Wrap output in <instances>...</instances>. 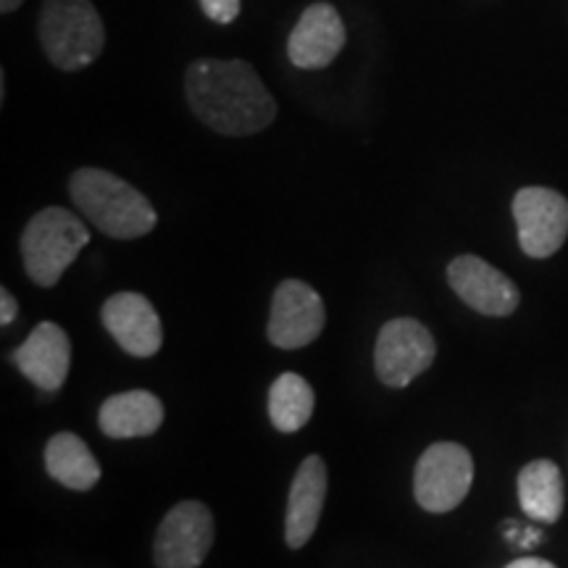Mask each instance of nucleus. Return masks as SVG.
I'll list each match as a JSON object with an SVG mask.
<instances>
[{"label":"nucleus","instance_id":"nucleus-4","mask_svg":"<svg viewBox=\"0 0 568 568\" xmlns=\"http://www.w3.org/2000/svg\"><path fill=\"white\" fill-rule=\"evenodd\" d=\"M88 243V224L74 211L61 209V205L42 209L21 232L24 272L40 287H53Z\"/></svg>","mask_w":568,"mask_h":568},{"label":"nucleus","instance_id":"nucleus-11","mask_svg":"<svg viewBox=\"0 0 568 568\" xmlns=\"http://www.w3.org/2000/svg\"><path fill=\"white\" fill-rule=\"evenodd\" d=\"M347 40L343 17L332 3L308 6L287 38V59L295 69H326L343 53Z\"/></svg>","mask_w":568,"mask_h":568},{"label":"nucleus","instance_id":"nucleus-9","mask_svg":"<svg viewBox=\"0 0 568 568\" xmlns=\"http://www.w3.org/2000/svg\"><path fill=\"white\" fill-rule=\"evenodd\" d=\"M326 311L322 297L311 284L284 280L272 297L268 339L282 351H297L311 345L324 332Z\"/></svg>","mask_w":568,"mask_h":568},{"label":"nucleus","instance_id":"nucleus-7","mask_svg":"<svg viewBox=\"0 0 568 568\" xmlns=\"http://www.w3.org/2000/svg\"><path fill=\"white\" fill-rule=\"evenodd\" d=\"M518 245L529 258H550L568 237V201L550 187H521L514 195Z\"/></svg>","mask_w":568,"mask_h":568},{"label":"nucleus","instance_id":"nucleus-3","mask_svg":"<svg viewBox=\"0 0 568 568\" xmlns=\"http://www.w3.org/2000/svg\"><path fill=\"white\" fill-rule=\"evenodd\" d=\"M38 38L48 61L61 71H82L101 59L105 27L92 0H45Z\"/></svg>","mask_w":568,"mask_h":568},{"label":"nucleus","instance_id":"nucleus-18","mask_svg":"<svg viewBox=\"0 0 568 568\" xmlns=\"http://www.w3.org/2000/svg\"><path fill=\"white\" fill-rule=\"evenodd\" d=\"M314 389L301 374L276 376L272 389H268V418L284 435L303 429L314 416Z\"/></svg>","mask_w":568,"mask_h":568},{"label":"nucleus","instance_id":"nucleus-15","mask_svg":"<svg viewBox=\"0 0 568 568\" xmlns=\"http://www.w3.org/2000/svg\"><path fill=\"white\" fill-rule=\"evenodd\" d=\"M101 432L111 439L148 437L159 432L163 424V403L159 395L148 389H130V393L111 395L98 414Z\"/></svg>","mask_w":568,"mask_h":568},{"label":"nucleus","instance_id":"nucleus-22","mask_svg":"<svg viewBox=\"0 0 568 568\" xmlns=\"http://www.w3.org/2000/svg\"><path fill=\"white\" fill-rule=\"evenodd\" d=\"M24 0H0V11L3 13H13Z\"/></svg>","mask_w":568,"mask_h":568},{"label":"nucleus","instance_id":"nucleus-8","mask_svg":"<svg viewBox=\"0 0 568 568\" xmlns=\"http://www.w3.org/2000/svg\"><path fill=\"white\" fill-rule=\"evenodd\" d=\"M213 545V516L209 506L184 500L163 516L153 542L159 568H201Z\"/></svg>","mask_w":568,"mask_h":568},{"label":"nucleus","instance_id":"nucleus-10","mask_svg":"<svg viewBox=\"0 0 568 568\" xmlns=\"http://www.w3.org/2000/svg\"><path fill=\"white\" fill-rule=\"evenodd\" d=\"M447 282L468 308L485 316H510L521 301L514 280H508L500 268L487 264L479 255L453 258L447 266Z\"/></svg>","mask_w":568,"mask_h":568},{"label":"nucleus","instance_id":"nucleus-1","mask_svg":"<svg viewBox=\"0 0 568 568\" xmlns=\"http://www.w3.org/2000/svg\"><path fill=\"white\" fill-rule=\"evenodd\" d=\"M184 95L209 130L224 138H251L276 119V101L243 59H197L184 71Z\"/></svg>","mask_w":568,"mask_h":568},{"label":"nucleus","instance_id":"nucleus-17","mask_svg":"<svg viewBox=\"0 0 568 568\" xmlns=\"http://www.w3.org/2000/svg\"><path fill=\"white\" fill-rule=\"evenodd\" d=\"M45 471L59 485L77 489V493L92 489L101 481V464L84 445V439L71 435V432H59L51 437L45 447Z\"/></svg>","mask_w":568,"mask_h":568},{"label":"nucleus","instance_id":"nucleus-16","mask_svg":"<svg viewBox=\"0 0 568 568\" xmlns=\"http://www.w3.org/2000/svg\"><path fill=\"white\" fill-rule=\"evenodd\" d=\"M518 503L529 518L542 524H556L564 514V474L548 458L531 460L518 474Z\"/></svg>","mask_w":568,"mask_h":568},{"label":"nucleus","instance_id":"nucleus-19","mask_svg":"<svg viewBox=\"0 0 568 568\" xmlns=\"http://www.w3.org/2000/svg\"><path fill=\"white\" fill-rule=\"evenodd\" d=\"M201 9L213 24H232L243 11V0H201Z\"/></svg>","mask_w":568,"mask_h":568},{"label":"nucleus","instance_id":"nucleus-13","mask_svg":"<svg viewBox=\"0 0 568 568\" xmlns=\"http://www.w3.org/2000/svg\"><path fill=\"white\" fill-rule=\"evenodd\" d=\"M19 372L45 393H59L71 364V343L59 324L42 322L13 351Z\"/></svg>","mask_w":568,"mask_h":568},{"label":"nucleus","instance_id":"nucleus-20","mask_svg":"<svg viewBox=\"0 0 568 568\" xmlns=\"http://www.w3.org/2000/svg\"><path fill=\"white\" fill-rule=\"evenodd\" d=\"M19 314V305H17V297L9 293V287L0 290V324L9 326L13 318Z\"/></svg>","mask_w":568,"mask_h":568},{"label":"nucleus","instance_id":"nucleus-2","mask_svg":"<svg viewBox=\"0 0 568 568\" xmlns=\"http://www.w3.org/2000/svg\"><path fill=\"white\" fill-rule=\"evenodd\" d=\"M69 195L74 201V209L109 237H145L159 222L153 203L138 187L105 169H77L69 180Z\"/></svg>","mask_w":568,"mask_h":568},{"label":"nucleus","instance_id":"nucleus-12","mask_svg":"<svg viewBox=\"0 0 568 568\" xmlns=\"http://www.w3.org/2000/svg\"><path fill=\"white\" fill-rule=\"evenodd\" d=\"M101 318L111 337L134 358H153L163 345V326L153 303L140 293H119L103 303Z\"/></svg>","mask_w":568,"mask_h":568},{"label":"nucleus","instance_id":"nucleus-6","mask_svg":"<svg viewBox=\"0 0 568 568\" xmlns=\"http://www.w3.org/2000/svg\"><path fill=\"white\" fill-rule=\"evenodd\" d=\"M437 343L416 318H393L382 326L374 347V366L382 385L408 387L416 376L435 364Z\"/></svg>","mask_w":568,"mask_h":568},{"label":"nucleus","instance_id":"nucleus-21","mask_svg":"<svg viewBox=\"0 0 568 568\" xmlns=\"http://www.w3.org/2000/svg\"><path fill=\"white\" fill-rule=\"evenodd\" d=\"M506 568H558V566H552L550 560H545V558H518V560H514V564H508Z\"/></svg>","mask_w":568,"mask_h":568},{"label":"nucleus","instance_id":"nucleus-5","mask_svg":"<svg viewBox=\"0 0 568 568\" xmlns=\"http://www.w3.org/2000/svg\"><path fill=\"white\" fill-rule=\"evenodd\" d=\"M474 481V458L458 443H435L418 458L414 471L416 503L429 514H447L466 500Z\"/></svg>","mask_w":568,"mask_h":568},{"label":"nucleus","instance_id":"nucleus-14","mask_svg":"<svg viewBox=\"0 0 568 568\" xmlns=\"http://www.w3.org/2000/svg\"><path fill=\"white\" fill-rule=\"evenodd\" d=\"M326 464L322 456H308L297 468L293 487L287 497V516H284V539L293 550H301L314 537L326 500Z\"/></svg>","mask_w":568,"mask_h":568}]
</instances>
